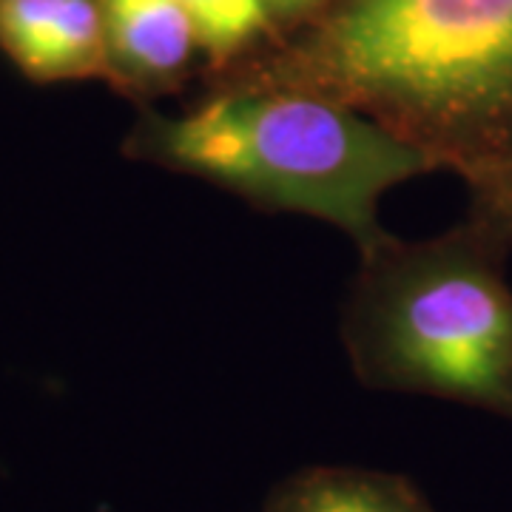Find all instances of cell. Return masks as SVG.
<instances>
[{
    "label": "cell",
    "instance_id": "cell-1",
    "mask_svg": "<svg viewBox=\"0 0 512 512\" xmlns=\"http://www.w3.org/2000/svg\"><path fill=\"white\" fill-rule=\"evenodd\" d=\"M239 86L345 103L470 188L512 165V0H342L302 55Z\"/></svg>",
    "mask_w": 512,
    "mask_h": 512
},
{
    "label": "cell",
    "instance_id": "cell-3",
    "mask_svg": "<svg viewBox=\"0 0 512 512\" xmlns=\"http://www.w3.org/2000/svg\"><path fill=\"white\" fill-rule=\"evenodd\" d=\"M510 245L470 214L439 237L359 254L342 342L356 379L512 419Z\"/></svg>",
    "mask_w": 512,
    "mask_h": 512
},
{
    "label": "cell",
    "instance_id": "cell-9",
    "mask_svg": "<svg viewBox=\"0 0 512 512\" xmlns=\"http://www.w3.org/2000/svg\"><path fill=\"white\" fill-rule=\"evenodd\" d=\"M311 3H316V0H268V6L282 9V12H296V9H305Z\"/></svg>",
    "mask_w": 512,
    "mask_h": 512
},
{
    "label": "cell",
    "instance_id": "cell-5",
    "mask_svg": "<svg viewBox=\"0 0 512 512\" xmlns=\"http://www.w3.org/2000/svg\"><path fill=\"white\" fill-rule=\"evenodd\" d=\"M265 512H436L407 476L319 464L279 481Z\"/></svg>",
    "mask_w": 512,
    "mask_h": 512
},
{
    "label": "cell",
    "instance_id": "cell-4",
    "mask_svg": "<svg viewBox=\"0 0 512 512\" xmlns=\"http://www.w3.org/2000/svg\"><path fill=\"white\" fill-rule=\"evenodd\" d=\"M109 60L128 80L163 83L191 60L197 43L180 0H97Z\"/></svg>",
    "mask_w": 512,
    "mask_h": 512
},
{
    "label": "cell",
    "instance_id": "cell-2",
    "mask_svg": "<svg viewBox=\"0 0 512 512\" xmlns=\"http://www.w3.org/2000/svg\"><path fill=\"white\" fill-rule=\"evenodd\" d=\"M123 151L262 211L328 222L359 254L390 237L379 222L384 194L441 171L433 157L345 103L239 83L183 114L151 111L131 126Z\"/></svg>",
    "mask_w": 512,
    "mask_h": 512
},
{
    "label": "cell",
    "instance_id": "cell-6",
    "mask_svg": "<svg viewBox=\"0 0 512 512\" xmlns=\"http://www.w3.org/2000/svg\"><path fill=\"white\" fill-rule=\"evenodd\" d=\"M197 43L228 57L268 29V0H180Z\"/></svg>",
    "mask_w": 512,
    "mask_h": 512
},
{
    "label": "cell",
    "instance_id": "cell-7",
    "mask_svg": "<svg viewBox=\"0 0 512 512\" xmlns=\"http://www.w3.org/2000/svg\"><path fill=\"white\" fill-rule=\"evenodd\" d=\"M63 0H0V49L23 74H35Z\"/></svg>",
    "mask_w": 512,
    "mask_h": 512
},
{
    "label": "cell",
    "instance_id": "cell-8",
    "mask_svg": "<svg viewBox=\"0 0 512 512\" xmlns=\"http://www.w3.org/2000/svg\"><path fill=\"white\" fill-rule=\"evenodd\" d=\"M470 197H473L470 214L490 222L512 248V165L484 183L470 185Z\"/></svg>",
    "mask_w": 512,
    "mask_h": 512
}]
</instances>
